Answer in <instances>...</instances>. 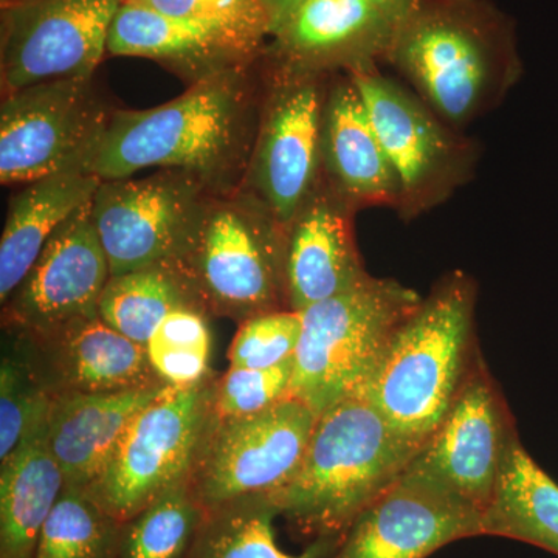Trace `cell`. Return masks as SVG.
Instances as JSON below:
<instances>
[{
  "mask_svg": "<svg viewBox=\"0 0 558 558\" xmlns=\"http://www.w3.org/2000/svg\"><path fill=\"white\" fill-rule=\"evenodd\" d=\"M255 108L240 65L196 81L157 108L113 110L86 172L116 180L148 168L180 170L215 191L230 189L229 180L252 159Z\"/></svg>",
  "mask_w": 558,
  "mask_h": 558,
  "instance_id": "cell-1",
  "label": "cell"
},
{
  "mask_svg": "<svg viewBox=\"0 0 558 558\" xmlns=\"http://www.w3.org/2000/svg\"><path fill=\"white\" fill-rule=\"evenodd\" d=\"M385 62L459 131L497 109L521 76L515 28L490 0H411Z\"/></svg>",
  "mask_w": 558,
  "mask_h": 558,
  "instance_id": "cell-2",
  "label": "cell"
},
{
  "mask_svg": "<svg viewBox=\"0 0 558 558\" xmlns=\"http://www.w3.org/2000/svg\"><path fill=\"white\" fill-rule=\"evenodd\" d=\"M422 446L392 428L365 395L347 396L318 414L299 472L271 497L279 517L301 538L341 542Z\"/></svg>",
  "mask_w": 558,
  "mask_h": 558,
  "instance_id": "cell-3",
  "label": "cell"
},
{
  "mask_svg": "<svg viewBox=\"0 0 558 558\" xmlns=\"http://www.w3.org/2000/svg\"><path fill=\"white\" fill-rule=\"evenodd\" d=\"M476 282L451 271L405 319L362 395L389 425L425 444L478 365Z\"/></svg>",
  "mask_w": 558,
  "mask_h": 558,
  "instance_id": "cell-4",
  "label": "cell"
},
{
  "mask_svg": "<svg viewBox=\"0 0 558 558\" xmlns=\"http://www.w3.org/2000/svg\"><path fill=\"white\" fill-rule=\"evenodd\" d=\"M284 245L286 230L253 194L209 196L170 267L208 317L241 325L289 310Z\"/></svg>",
  "mask_w": 558,
  "mask_h": 558,
  "instance_id": "cell-5",
  "label": "cell"
},
{
  "mask_svg": "<svg viewBox=\"0 0 558 558\" xmlns=\"http://www.w3.org/2000/svg\"><path fill=\"white\" fill-rule=\"evenodd\" d=\"M422 296L396 279H363L307 307L293 355L289 396L315 414L362 391Z\"/></svg>",
  "mask_w": 558,
  "mask_h": 558,
  "instance_id": "cell-6",
  "label": "cell"
},
{
  "mask_svg": "<svg viewBox=\"0 0 558 558\" xmlns=\"http://www.w3.org/2000/svg\"><path fill=\"white\" fill-rule=\"evenodd\" d=\"M362 95L400 186V219L432 211L468 185L480 161L478 143L446 123L410 87L379 65L349 72Z\"/></svg>",
  "mask_w": 558,
  "mask_h": 558,
  "instance_id": "cell-7",
  "label": "cell"
},
{
  "mask_svg": "<svg viewBox=\"0 0 558 558\" xmlns=\"http://www.w3.org/2000/svg\"><path fill=\"white\" fill-rule=\"evenodd\" d=\"M216 374L196 387H167L132 418L86 494L113 519L130 520L189 478L209 414Z\"/></svg>",
  "mask_w": 558,
  "mask_h": 558,
  "instance_id": "cell-8",
  "label": "cell"
},
{
  "mask_svg": "<svg viewBox=\"0 0 558 558\" xmlns=\"http://www.w3.org/2000/svg\"><path fill=\"white\" fill-rule=\"evenodd\" d=\"M317 414L300 399H282L252 416L209 414L189 484L207 510L234 499L277 495L299 472Z\"/></svg>",
  "mask_w": 558,
  "mask_h": 558,
  "instance_id": "cell-9",
  "label": "cell"
},
{
  "mask_svg": "<svg viewBox=\"0 0 558 558\" xmlns=\"http://www.w3.org/2000/svg\"><path fill=\"white\" fill-rule=\"evenodd\" d=\"M110 112L92 78L33 84L3 95L0 106V182L86 172Z\"/></svg>",
  "mask_w": 558,
  "mask_h": 558,
  "instance_id": "cell-10",
  "label": "cell"
},
{
  "mask_svg": "<svg viewBox=\"0 0 558 558\" xmlns=\"http://www.w3.org/2000/svg\"><path fill=\"white\" fill-rule=\"evenodd\" d=\"M330 76L275 68L248 163L253 196L288 229L322 179V128Z\"/></svg>",
  "mask_w": 558,
  "mask_h": 558,
  "instance_id": "cell-11",
  "label": "cell"
},
{
  "mask_svg": "<svg viewBox=\"0 0 558 558\" xmlns=\"http://www.w3.org/2000/svg\"><path fill=\"white\" fill-rule=\"evenodd\" d=\"M208 190L204 180L180 170L101 180L92 219L110 277L174 263L207 204Z\"/></svg>",
  "mask_w": 558,
  "mask_h": 558,
  "instance_id": "cell-12",
  "label": "cell"
},
{
  "mask_svg": "<svg viewBox=\"0 0 558 558\" xmlns=\"http://www.w3.org/2000/svg\"><path fill=\"white\" fill-rule=\"evenodd\" d=\"M126 0H22L2 9V95L58 80H87L108 53Z\"/></svg>",
  "mask_w": 558,
  "mask_h": 558,
  "instance_id": "cell-13",
  "label": "cell"
},
{
  "mask_svg": "<svg viewBox=\"0 0 558 558\" xmlns=\"http://www.w3.org/2000/svg\"><path fill=\"white\" fill-rule=\"evenodd\" d=\"M480 535L478 509L409 465L360 513L329 558H427L450 543Z\"/></svg>",
  "mask_w": 558,
  "mask_h": 558,
  "instance_id": "cell-14",
  "label": "cell"
},
{
  "mask_svg": "<svg viewBox=\"0 0 558 558\" xmlns=\"http://www.w3.org/2000/svg\"><path fill=\"white\" fill-rule=\"evenodd\" d=\"M109 278V260L92 219L90 201L62 223L2 304V328L46 332L98 317Z\"/></svg>",
  "mask_w": 558,
  "mask_h": 558,
  "instance_id": "cell-15",
  "label": "cell"
},
{
  "mask_svg": "<svg viewBox=\"0 0 558 558\" xmlns=\"http://www.w3.org/2000/svg\"><path fill=\"white\" fill-rule=\"evenodd\" d=\"M410 3L300 0L271 33L274 65L323 75L379 65Z\"/></svg>",
  "mask_w": 558,
  "mask_h": 558,
  "instance_id": "cell-16",
  "label": "cell"
},
{
  "mask_svg": "<svg viewBox=\"0 0 558 558\" xmlns=\"http://www.w3.org/2000/svg\"><path fill=\"white\" fill-rule=\"evenodd\" d=\"M515 433L498 389L478 362L446 417L410 465L483 513Z\"/></svg>",
  "mask_w": 558,
  "mask_h": 558,
  "instance_id": "cell-17",
  "label": "cell"
},
{
  "mask_svg": "<svg viewBox=\"0 0 558 558\" xmlns=\"http://www.w3.org/2000/svg\"><path fill=\"white\" fill-rule=\"evenodd\" d=\"M3 333L20 344L51 398L167 385L150 366L146 347L110 328L100 315L46 332Z\"/></svg>",
  "mask_w": 558,
  "mask_h": 558,
  "instance_id": "cell-18",
  "label": "cell"
},
{
  "mask_svg": "<svg viewBox=\"0 0 558 558\" xmlns=\"http://www.w3.org/2000/svg\"><path fill=\"white\" fill-rule=\"evenodd\" d=\"M355 215L357 211L319 179L286 229L284 279L290 311H306L369 277L355 241Z\"/></svg>",
  "mask_w": 558,
  "mask_h": 558,
  "instance_id": "cell-19",
  "label": "cell"
},
{
  "mask_svg": "<svg viewBox=\"0 0 558 558\" xmlns=\"http://www.w3.org/2000/svg\"><path fill=\"white\" fill-rule=\"evenodd\" d=\"M322 179L355 211H398L400 186L368 110L348 73L330 81L322 128Z\"/></svg>",
  "mask_w": 558,
  "mask_h": 558,
  "instance_id": "cell-20",
  "label": "cell"
},
{
  "mask_svg": "<svg viewBox=\"0 0 558 558\" xmlns=\"http://www.w3.org/2000/svg\"><path fill=\"white\" fill-rule=\"evenodd\" d=\"M116 392H70L51 398L47 427L50 449L65 486L86 490L108 465L121 436L140 410L165 388Z\"/></svg>",
  "mask_w": 558,
  "mask_h": 558,
  "instance_id": "cell-21",
  "label": "cell"
},
{
  "mask_svg": "<svg viewBox=\"0 0 558 558\" xmlns=\"http://www.w3.org/2000/svg\"><path fill=\"white\" fill-rule=\"evenodd\" d=\"M100 183L90 172H62L22 185L11 197L0 238V303L27 277L62 223L94 199Z\"/></svg>",
  "mask_w": 558,
  "mask_h": 558,
  "instance_id": "cell-22",
  "label": "cell"
},
{
  "mask_svg": "<svg viewBox=\"0 0 558 558\" xmlns=\"http://www.w3.org/2000/svg\"><path fill=\"white\" fill-rule=\"evenodd\" d=\"M64 486L46 417L0 461V558H35L40 531Z\"/></svg>",
  "mask_w": 558,
  "mask_h": 558,
  "instance_id": "cell-23",
  "label": "cell"
},
{
  "mask_svg": "<svg viewBox=\"0 0 558 558\" xmlns=\"http://www.w3.org/2000/svg\"><path fill=\"white\" fill-rule=\"evenodd\" d=\"M108 53L167 62L189 73L193 83L242 65L207 28L170 16L140 0H126L113 17Z\"/></svg>",
  "mask_w": 558,
  "mask_h": 558,
  "instance_id": "cell-24",
  "label": "cell"
},
{
  "mask_svg": "<svg viewBox=\"0 0 558 558\" xmlns=\"http://www.w3.org/2000/svg\"><path fill=\"white\" fill-rule=\"evenodd\" d=\"M483 535L517 539L558 557V484L510 438L481 513Z\"/></svg>",
  "mask_w": 558,
  "mask_h": 558,
  "instance_id": "cell-25",
  "label": "cell"
},
{
  "mask_svg": "<svg viewBox=\"0 0 558 558\" xmlns=\"http://www.w3.org/2000/svg\"><path fill=\"white\" fill-rule=\"evenodd\" d=\"M279 510L270 495L234 499L208 510L189 558H329L340 539H315L300 554L279 548L274 521Z\"/></svg>",
  "mask_w": 558,
  "mask_h": 558,
  "instance_id": "cell-26",
  "label": "cell"
},
{
  "mask_svg": "<svg viewBox=\"0 0 558 558\" xmlns=\"http://www.w3.org/2000/svg\"><path fill=\"white\" fill-rule=\"evenodd\" d=\"M179 307L197 304L170 266H154L112 275L102 290L98 314L110 328L146 347L161 319Z\"/></svg>",
  "mask_w": 558,
  "mask_h": 558,
  "instance_id": "cell-27",
  "label": "cell"
},
{
  "mask_svg": "<svg viewBox=\"0 0 558 558\" xmlns=\"http://www.w3.org/2000/svg\"><path fill=\"white\" fill-rule=\"evenodd\" d=\"M207 513L180 481L121 523L119 558H189Z\"/></svg>",
  "mask_w": 558,
  "mask_h": 558,
  "instance_id": "cell-28",
  "label": "cell"
},
{
  "mask_svg": "<svg viewBox=\"0 0 558 558\" xmlns=\"http://www.w3.org/2000/svg\"><path fill=\"white\" fill-rule=\"evenodd\" d=\"M121 521L81 488L64 486L40 531L35 558H119Z\"/></svg>",
  "mask_w": 558,
  "mask_h": 558,
  "instance_id": "cell-29",
  "label": "cell"
},
{
  "mask_svg": "<svg viewBox=\"0 0 558 558\" xmlns=\"http://www.w3.org/2000/svg\"><path fill=\"white\" fill-rule=\"evenodd\" d=\"M208 315L197 307L170 312L150 333L146 352L150 366L165 384L191 388L213 376L211 328Z\"/></svg>",
  "mask_w": 558,
  "mask_h": 558,
  "instance_id": "cell-30",
  "label": "cell"
},
{
  "mask_svg": "<svg viewBox=\"0 0 558 558\" xmlns=\"http://www.w3.org/2000/svg\"><path fill=\"white\" fill-rule=\"evenodd\" d=\"M170 16L194 22L211 32L238 58L247 60L274 24L266 0H140Z\"/></svg>",
  "mask_w": 558,
  "mask_h": 558,
  "instance_id": "cell-31",
  "label": "cell"
},
{
  "mask_svg": "<svg viewBox=\"0 0 558 558\" xmlns=\"http://www.w3.org/2000/svg\"><path fill=\"white\" fill-rule=\"evenodd\" d=\"M51 396L9 333H3L0 362V461L49 414Z\"/></svg>",
  "mask_w": 558,
  "mask_h": 558,
  "instance_id": "cell-32",
  "label": "cell"
},
{
  "mask_svg": "<svg viewBox=\"0 0 558 558\" xmlns=\"http://www.w3.org/2000/svg\"><path fill=\"white\" fill-rule=\"evenodd\" d=\"M303 314L275 311L245 319L229 349L230 368H271L288 362L299 348Z\"/></svg>",
  "mask_w": 558,
  "mask_h": 558,
  "instance_id": "cell-33",
  "label": "cell"
},
{
  "mask_svg": "<svg viewBox=\"0 0 558 558\" xmlns=\"http://www.w3.org/2000/svg\"><path fill=\"white\" fill-rule=\"evenodd\" d=\"M293 359L271 368H229L216 376L211 413L220 418L252 416L289 398Z\"/></svg>",
  "mask_w": 558,
  "mask_h": 558,
  "instance_id": "cell-34",
  "label": "cell"
},
{
  "mask_svg": "<svg viewBox=\"0 0 558 558\" xmlns=\"http://www.w3.org/2000/svg\"><path fill=\"white\" fill-rule=\"evenodd\" d=\"M300 0H266L267 10H269L271 24H274V31L277 28L279 22L284 20L286 14L289 13L293 7L299 3ZM271 31V33H274Z\"/></svg>",
  "mask_w": 558,
  "mask_h": 558,
  "instance_id": "cell-35",
  "label": "cell"
},
{
  "mask_svg": "<svg viewBox=\"0 0 558 558\" xmlns=\"http://www.w3.org/2000/svg\"><path fill=\"white\" fill-rule=\"evenodd\" d=\"M2 2V9L3 7L13 5V3L22 2V0H0Z\"/></svg>",
  "mask_w": 558,
  "mask_h": 558,
  "instance_id": "cell-36",
  "label": "cell"
},
{
  "mask_svg": "<svg viewBox=\"0 0 558 558\" xmlns=\"http://www.w3.org/2000/svg\"><path fill=\"white\" fill-rule=\"evenodd\" d=\"M396 2H410V0H396Z\"/></svg>",
  "mask_w": 558,
  "mask_h": 558,
  "instance_id": "cell-37",
  "label": "cell"
}]
</instances>
